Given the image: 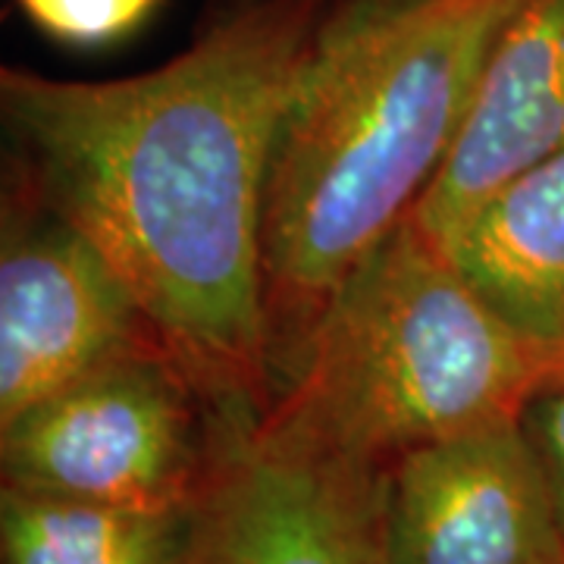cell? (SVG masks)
<instances>
[{
    "instance_id": "1",
    "label": "cell",
    "mask_w": 564,
    "mask_h": 564,
    "mask_svg": "<svg viewBox=\"0 0 564 564\" xmlns=\"http://www.w3.org/2000/svg\"><path fill=\"white\" fill-rule=\"evenodd\" d=\"M326 0H248L139 76L0 69L20 185L104 251L223 411L276 389L263 217L273 141Z\"/></svg>"
},
{
    "instance_id": "2",
    "label": "cell",
    "mask_w": 564,
    "mask_h": 564,
    "mask_svg": "<svg viewBox=\"0 0 564 564\" xmlns=\"http://www.w3.org/2000/svg\"><path fill=\"white\" fill-rule=\"evenodd\" d=\"M524 3L339 0L323 13L267 180L276 383L336 285L414 214Z\"/></svg>"
},
{
    "instance_id": "3",
    "label": "cell",
    "mask_w": 564,
    "mask_h": 564,
    "mask_svg": "<svg viewBox=\"0 0 564 564\" xmlns=\"http://www.w3.org/2000/svg\"><path fill=\"white\" fill-rule=\"evenodd\" d=\"M549 364L404 217L326 299L270 414L367 462L521 414Z\"/></svg>"
},
{
    "instance_id": "4",
    "label": "cell",
    "mask_w": 564,
    "mask_h": 564,
    "mask_svg": "<svg viewBox=\"0 0 564 564\" xmlns=\"http://www.w3.org/2000/svg\"><path fill=\"white\" fill-rule=\"evenodd\" d=\"M229 414L151 339L3 423V486L79 502L195 505Z\"/></svg>"
},
{
    "instance_id": "5",
    "label": "cell",
    "mask_w": 564,
    "mask_h": 564,
    "mask_svg": "<svg viewBox=\"0 0 564 564\" xmlns=\"http://www.w3.org/2000/svg\"><path fill=\"white\" fill-rule=\"evenodd\" d=\"M195 564H389L386 464L267 408L229 414L195 502Z\"/></svg>"
},
{
    "instance_id": "6",
    "label": "cell",
    "mask_w": 564,
    "mask_h": 564,
    "mask_svg": "<svg viewBox=\"0 0 564 564\" xmlns=\"http://www.w3.org/2000/svg\"><path fill=\"white\" fill-rule=\"evenodd\" d=\"M151 339L101 248L20 185L0 242V426Z\"/></svg>"
},
{
    "instance_id": "7",
    "label": "cell",
    "mask_w": 564,
    "mask_h": 564,
    "mask_svg": "<svg viewBox=\"0 0 564 564\" xmlns=\"http://www.w3.org/2000/svg\"><path fill=\"white\" fill-rule=\"evenodd\" d=\"M389 564H564V530L521 417L417 445L386 467Z\"/></svg>"
},
{
    "instance_id": "8",
    "label": "cell",
    "mask_w": 564,
    "mask_h": 564,
    "mask_svg": "<svg viewBox=\"0 0 564 564\" xmlns=\"http://www.w3.org/2000/svg\"><path fill=\"white\" fill-rule=\"evenodd\" d=\"M562 148L564 0H527L496 41L462 132L411 217L448 245L508 182Z\"/></svg>"
},
{
    "instance_id": "9",
    "label": "cell",
    "mask_w": 564,
    "mask_h": 564,
    "mask_svg": "<svg viewBox=\"0 0 564 564\" xmlns=\"http://www.w3.org/2000/svg\"><path fill=\"white\" fill-rule=\"evenodd\" d=\"M502 321L540 345L564 348V148L464 223L443 245Z\"/></svg>"
},
{
    "instance_id": "10",
    "label": "cell",
    "mask_w": 564,
    "mask_h": 564,
    "mask_svg": "<svg viewBox=\"0 0 564 564\" xmlns=\"http://www.w3.org/2000/svg\"><path fill=\"white\" fill-rule=\"evenodd\" d=\"M0 564H195V505H104L3 486Z\"/></svg>"
},
{
    "instance_id": "11",
    "label": "cell",
    "mask_w": 564,
    "mask_h": 564,
    "mask_svg": "<svg viewBox=\"0 0 564 564\" xmlns=\"http://www.w3.org/2000/svg\"><path fill=\"white\" fill-rule=\"evenodd\" d=\"M25 20L47 39L73 47H101L132 35L158 0H17Z\"/></svg>"
},
{
    "instance_id": "12",
    "label": "cell",
    "mask_w": 564,
    "mask_h": 564,
    "mask_svg": "<svg viewBox=\"0 0 564 564\" xmlns=\"http://www.w3.org/2000/svg\"><path fill=\"white\" fill-rule=\"evenodd\" d=\"M521 426L543 464L545 484L564 530V351L545 364L540 380L521 404Z\"/></svg>"
},
{
    "instance_id": "13",
    "label": "cell",
    "mask_w": 564,
    "mask_h": 564,
    "mask_svg": "<svg viewBox=\"0 0 564 564\" xmlns=\"http://www.w3.org/2000/svg\"><path fill=\"white\" fill-rule=\"evenodd\" d=\"M562 351H564V348H562Z\"/></svg>"
}]
</instances>
